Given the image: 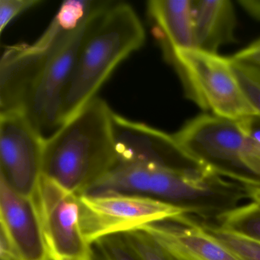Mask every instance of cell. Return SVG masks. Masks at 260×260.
<instances>
[{
    "instance_id": "obj_1",
    "label": "cell",
    "mask_w": 260,
    "mask_h": 260,
    "mask_svg": "<svg viewBox=\"0 0 260 260\" xmlns=\"http://www.w3.org/2000/svg\"><path fill=\"white\" fill-rule=\"evenodd\" d=\"M118 192L173 204L191 217L216 220L246 199L244 186L200 168L119 164L86 193Z\"/></svg>"
},
{
    "instance_id": "obj_2",
    "label": "cell",
    "mask_w": 260,
    "mask_h": 260,
    "mask_svg": "<svg viewBox=\"0 0 260 260\" xmlns=\"http://www.w3.org/2000/svg\"><path fill=\"white\" fill-rule=\"evenodd\" d=\"M144 25L127 3L98 1L65 89L60 126L95 99L115 68L145 42Z\"/></svg>"
},
{
    "instance_id": "obj_3",
    "label": "cell",
    "mask_w": 260,
    "mask_h": 260,
    "mask_svg": "<svg viewBox=\"0 0 260 260\" xmlns=\"http://www.w3.org/2000/svg\"><path fill=\"white\" fill-rule=\"evenodd\" d=\"M112 114L95 97L45 138L42 175L80 196L115 168Z\"/></svg>"
},
{
    "instance_id": "obj_4",
    "label": "cell",
    "mask_w": 260,
    "mask_h": 260,
    "mask_svg": "<svg viewBox=\"0 0 260 260\" xmlns=\"http://www.w3.org/2000/svg\"><path fill=\"white\" fill-rule=\"evenodd\" d=\"M97 4L95 1L89 15L76 26L54 20L42 36L48 49L23 112L45 139L60 127L65 89Z\"/></svg>"
},
{
    "instance_id": "obj_5",
    "label": "cell",
    "mask_w": 260,
    "mask_h": 260,
    "mask_svg": "<svg viewBox=\"0 0 260 260\" xmlns=\"http://www.w3.org/2000/svg\"><path fill=\"white\" fill-rule=\"evenodd\" d=\"M174 67L185 96L204 111L231 121L258 115L246 98L230 57L200 50H179L166 57Z\"/></svg>"
},
{
    "instance_id": "obj_6",
    "label": "cell",
    "mask_w": 260,
    "mask_h": 260,
    "mask_svg": "<svg viewBox=\"0 0 260 260\" xmlns=\"http://www.w3.org/2000/svg\"><path fill=\"white\" fill-rule=\"evenodd\" d=\"M173 137L185 156L202 170L245 186L255 185L242 161L246 136L238 121L204 114L185 123Z\"/></svg>"
},
{
    "instance_id": "obj_7",
    "label": "cell",
    "mask_w": 260,
    "mask_h": 260,
    "mask_svg": "<svg viewBox=\"0 0 260 260\" xmlns=\"http://www.w3.org/2000/svg\"><path fill=\"white\" fill-rule=\"evenodd\" d=\"M83 234L90 244L103 237L185 214L182 208L153 198L118 192L79 196Z\"/></svg>"
},
{
    "instance_id": "obj_8",
    "label": "cell",
    "mask_w": 260,
    "mask_h": 260,
    "mask_svg": "<svg viewBox=\"0 0 260 260\" xmlns=\"http://www.w3.org/2000/svg\"><path fill=\"white\" fill-rule=\"evenodd\" d=\"M32 198L50 260H95L82 229L78 194L42 175Z\"/></svg>"
},
{
    "instance_id": "obj_9",
    "label": "cell",
    "mask_w": 260,
    "mask_h": 260,
    "mask_svg": "<svg viewBox=\"0 0 260 260\" xmlns=\"http://www.w3.org/2000/svg\"><path fill=\"white\" fill-rule=\"evenodd\" d=\"M45 138L22 112H0L1 177L32 197L42 175Z\"/></svg>"
},
{
    "instance_id": "obj_10",
    "label": "cell",
    "mask_w": 260,
    "mask_h": 260,
    "mask_svg": "<svg viewBox=\"0 0 260 260\" xmlns=\"http://www.w3.org/2000/svg\"><path fill=\"white\" fill-rule=\"evenodd\" d=\"M1 260H50L32 197L13 189L0 177Z\"/></svg>"
},
{
    "instance_id": "obj_11",
    "label": "cell",
    "mask_w": 260,
    "mask_h": 260,
    "mask_svg": "<svg viewBox=\"0 0 260 260\" xmlns=\"http://www.w3.org/2000/svg\"><path fill=\"white\" fill-rule=\"evenodd\" d=\"M138 230L154 241L168 260H243L204 223L186 214Z\"/></svg>"
},
{
    "instance_id": "obj_12",
    "label": "cell",
    "mask_w": 260,
    "mask_h": 260,
    "mask_svg": "<svg viewBox=\"0 0 260 260\" xmlns=\"http://www.w3.org/2000/svg\"><path fill=\"white\" fill-rule=\"evenodd\" d=\"M112 131L118 164H152L175 169L199 168L178 146L173 135L113 112Z\"/></svg>"
},
{
    "instance_id": "obj_13",
    "label": "cell",
    "mask_w": 260,
    "mask_h": 260,
    "mask_svg": "<svg viewBox=\"0 0 260 260\" xmlns=\"http://www.w3.org/2000/svg\"><path fill=\"white\" fill-rule=\"evenodd\" d=\"M196 49L217 54L235 42V9L230 0H191Z\"/></svg>"
},
{
    "instance_id": "obj_14",
    "label": "cell",
    "mask_w": 260,
    "mask_h": 260,
    "mask_svg": "<svg viewBox=\"0 0 260 260\" xmlns=\"http://www.w3.org/2000/svg\"><path fill=\"white\" fill-rule=\"evenodd\" d=\"M147 10L165 58L194 48L191 0H150Z\"/></svg>"
},
{
    "instance_id": "obj_15",
    "label": "cell",
    "mask_w": 260,
    "mask_h": 260,
    "mask_svg": "<svg viewBox=\"0 0 260 260\" xmlns=\"http://www.w3.org/2000/svg\"><path fill=\"white\" fill-rule=\"evenodd\" d=\"M219 229L233 235L260 244V203H250L237 206L225 211L215 220Z\"/></svg>"
},
{
    "instance_id": "obj_16",
    "label": "cell",
    "mask_w": 260,
    "mask_h": 260,
    "mask_svg": "<svg viewBox=\"0 0 260 260\" xmlns=\"http://www.w3.org/2000/svg\"><path fill=\"white\" fill-rule=\"evenodd\" d=\"M231 59V58H230ZM237 80L253 109L260 115V69L239 62L233 61Z\"/></svg>"
},
{
    "instance_id": "obj_17",
    "label": "cell",
    "mask_w": 260,
    "mask_h": 260,
    "mask_svg": "<svg viewBox=\"0 0 260 260\" xmlns=\"http://www.w3.org/2000/svg\"><path fill=\"white\" fill-rule=\"evenodd\" d=\"M123 238L141 260H168L157 245L141 230L122 234Z\"/></svg>"
},
{
    "instance_id": "obj_18",
    "label": "cell",
    "mask_w": 260,
    "mask_h": 260,
    "mask_svg": "<svg viewBox=\"0 0 260 260\" xmlns=\"http://www.w3.org/2000/svg\"><path fill=\"white\" fill-rule=\"evenodd\" d=\"M205 225L222 243L234 251L242 259L260 260V244L224 232L214 225L209 223Z\"/></svg>"
},
{
    "instance_id": "obj_19",
    "label": "cell",
    "mask_w": 260,
    "mask_h": 260,
    "mask_svg": "<svg viewBox=\"0 0 260 260\" xmlns=\"http://www.w3.org/2000/svg\"><path fill=\"white\" fill-rule=\"evenodd\" d=\"M93 245L102 260H141L124 241L121 234L103 237Z\"/></svg>"
},
{
    "instance_id": "obj_20",
    "label": "cell",
    "mask_w": 260,
    "mask_h": 260,
    "mask_svg": "<svg viewBox=\"0 0 260 260\" xmlns=\"http://www.w3.org/2000/svg\"><path fill=\"white\" fill-rule=\"evenodd\" d=\"M41 0H0V32L16 16L42 4Z\"/></svg>"
},
{
    "instance_id": "obj_21",
    "label": "cell",
    "mask_w": 260,
    "mask_h": 260,
    "mask_svg": "<svg viewBox=\"0 0 260 260\" xmlns=\"http://www.w3.org/2000/svg\"><path fill=\"white\" fill-rule=\"evenodd\" d=\"M233 61L239 62L260 69V39L254 41L246 48L230 57Z\"/></svg>"
},
{
    "instance_id": "obj_22",
    "label": "cell",
    "mask_w": 260,
    "mask_h": 260,
    "mask_svg": "<svg viewBox=\"0 0 260 260\" xmlns=\"http://www.w3.org/2000/svg\"><path fill=\"white\" fill-rule=\"evenodd\" d=\"M246 138L260 144V115H255L238 121Z\"/></svg>"
},
{
    "instance_id": "obj_23",
    "label": "cell",
    "mask_w": 260,
    "mask_h": 260,
    "mask_svg": "<svg viewBox=\"0 0 260 260\" xmlns=\"http://www.w3.org/2000/svg\"><path fill=\"white\" fill-rule=\"evenodd\" d=\"M237 3L250 17L260 21V0H239Z\"/></svg>"
},
{
    "instance_id": "obj_24",
    "label": "cell",
    "mask_w": 260,
    "mask_h": 260,
    "mask_svg": "<svg viewBox=\"0 0 260 260\" xmlns=\"http://www.w3.org/2000/svg\"><path fill=\"white\" fill-rule=\"evenodd\" d=\"M248 199L260 203V185L246 186Z\"/></svg>"
}]
</instances>
